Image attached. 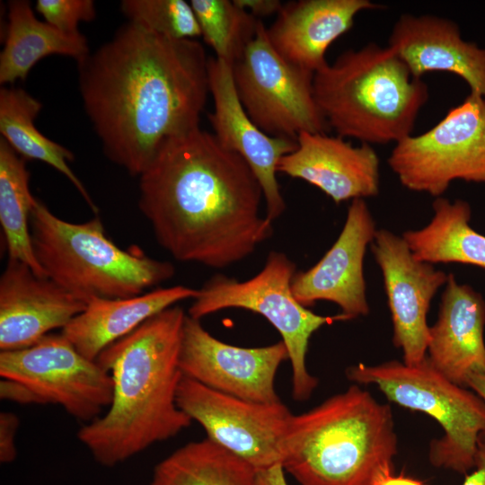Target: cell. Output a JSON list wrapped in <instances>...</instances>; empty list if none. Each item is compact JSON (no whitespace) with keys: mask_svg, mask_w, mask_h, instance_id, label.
<instances>
[{"mask_svg":"<svg viewBox=\"0 0 485 485\" xmlns=\"http://www.w3.org/2000/svg\"><path fill=\"white\" fill-rule=\"evenodd\" d=\"M0 376L25 387L34 404L59 405L84 424L100 417L112 400L110 373L61 332L27 348L0 351Z\"/></svg>","mask_w":485,"mask_h":485,"instance_id":"obj_11","label":"cell"},{"mask_svg":"<svg viewBox=\"0 0 485 485\" xmlns=\"http://www.w3.org/2000/svg\"><path fill=\"white\" fill-rule=\"evenodd\" d=\"M177 404L203 427L207 438L256 471L282 463L283 444L293 414L281 401L242 400L183 375Z\"/></svg>","mask_w":485,"mask_h":485,"instance_id":"obj_12","label":"cell"},{"mask_svg":"<svg viewBox=\"0 0 485 485\" xmlns=\"http://www.w3.org/2000/svg\"><path fill=\"white\" fill-rule=\"evenodd\" d=\"M20 421L16 414L8 411L0 413V462L9 463L17 455L15 435Z\"/></svg>","mask_w":485,"mask_h":485,"instance_id":"obj_31","label":"cell"},{"mask_svg":"<svg viewBox=\"0 0 485 485\" xmlns=\"http://www.w3.org/2000/svg\"><path fill=\"white\" fill-rule=\"evenodd\" d=\"M377 229L365 199L351 200L343 228L323 257L291 283L295 298L310 307L317 301L336 304L347 320L369 313L364 259Z\"/></svg>","mask_w":485,"mask_h":485,"instance_id":"obj_15","label":"cell"},{"mask_svg":"<svg viewBox=\"0 0 485 485\" xmlns=\"http://www.w3.org/2000/svg\"><path fill=\"white\" fill-rule=\"evenodd\" d=\"M313 75L276 52L261 21L232 66L238 99L250 119L266 134L293 140L304 132L330 130L314 98Z\"/></svg>","mask_w":485,"mask_h":485,"instance_id":"obj_10","label":"cell"},{"mask_svg":"<svg viewBox=\"0 0 485 485\" xmlns=\"http://www.w3.org/2000/svg\"><path fill=\"white\" fill-rule=\"evenodd\" d=\"M42 103L21 87L4 86L0 90V133L2 138L22 158L43 162L62 173L75 186L90 209L99 208L68 163L74 154L43 136L35 126Z\"/></svg>","mask_w":485,"mask_h":485,"instance_id":"obj_25","label":"cell"},{"mask_svg":"<svg viewBox=\"0 0 485 485\" xmlns=\"http://www.w3.org/2000/svg\"><path fill=\"white\" fill-rule=\"evenodd\" d=\"M208 75L214 110L207 118L213 135L224 148L239 154L250 166L262 190L265 216L273 222L286 210L277 180L278 164L297 147V140L271 137L256 126L238 99L232 67L225 62L209 57Z\"/></svg>","mask_w":485,"mask_h":485,"instance_id":"obj_16","label":"cell"},{"mask_svg":"<svg viewBox=\"0 0 485 485\" xmlns=\"http://www.w3.org/2000/svg\"><path fill=\"white\" fill-rule=\"evenodd\" d=\"M295 264L283 252L269 253L263 269L246 281L222 274L213 276L201 288L189 308L194 319L227 308H241L265 317L279 332L292 367V395L297 401L309 399L318 379L306 367L312 335L334 321H346L340 313L322 316L302 305L294 296L291 283Z\"/></svg>","mask_w":485,"mask_h":485,"instance_id":"obj_8","label":"cell"},{"mask_svg":"<svg viewBox=\"0 0 485 485\" xmlns=\"http://www.w3.org/2000/svg\"><path fill=\"white\" fill-rule=\"evenodd\" d=\"M8 22L0 54V84L25 80L40 60L50 55L73 57L76 62L91 51L81 32L68 34L37 19L27 0L8 3Z\"/></svg>","mask_w":485,"mask_h":485,"instance_id":"obj_23","label":"cell"},{"mask_svg":"<svg viewBox=\"0 0 485 485\" xmlns=\"http://www.w3.org/2000/svg\"><path fill=\"white\" fill-rule=\"evenodd\" d=\"M278 172L317 187L336 204L375 197L380 190V160L372 146L323 133H301L297 147L279 160Z\"/></svg>","mask_w":485,"mask_h":485,"instance_id":"obj_18","label":"cell"},{"mask_svg":"<svg viewBox=\"0 0 485 485\" xmlns=\"http://www.w3.org/2000/svg\"><path fill=\"white\" fill-rule=\"evenodd\" d=\"M382 485H425L422 481L406 477L404 475L395 476L393 474L388 476L382 483Z\"/></svg>","mask_w":485,"mask_h":485,"instance_id":"obj_36","label":"cell"},{"mask_svg":"<svg viewBox=\"0 0 485 485\" xmlns=\"http://www.w3.org/2000/svg\"><path fill=\"white\" fill-rule=\"evenodd\" d=\"M120 10L128 22L163 37L174 40L201 37L193 8L184 0H123Z\"/></svg>","mask_w":485,"mask_h":485,"instance_id":"obj_29","label":"cell"},{"mask_svg":"<svg viewBox=\"0 0 485 485\" xmlns=\"http://www.w3.org/2000/svg\"><path fill=\"white\" fill-rule=\"evenodd\" d=\"M182 285L156 288L128 298H94L61 333L84 357L96 360L109 346L180 301L198 295Z\"/></svg>","mask_w":485,"mask_h":485,"instance_id":"obj_22","label":"cell"},{"mask_svg":"<svg viewBox=\"0 0 485 485\" xmlns=\"http://www.w3.org/2000/svg\"><path fill=\"white\" fill-rule=\"evenodd\" d=\"M397 452L390 404L355 384L293 414L282 465L301 485H382Z\"/></svg>","mask_w":485,"mask_h":485,"instance_id":"obj_4","label":"cell"},{"mask_svg":"<svg viewBox=\"0 0 485 485\" xmlns=\"http://www.w3.org/2000/svg\"><path fill=\"white\" fill-rule=\"evenodd\" d=\"M462 485H485V441L481 438L474 468L466 475Z\"/></svg>","mask_w":485,"mask_h":485,"instance_id":"obj_34","label":"cell"},{"mask_svg":"<svg viewBox=\"0 0 485 485\" xmlns=\"http://www.w3.org/2000/svg\"><path fill=\"white\" fill-rule=\"evenodd\" d=\"M186 315L178 305L169 307L97 357L111 376L112 400L103 415L80 428L77 438L100 464H119L191 424L177 404Z\"/></svg>","mask_w":485,"mask_h":485,"instance_id":"obj_3","label":"cell"},{"mask_svg":"<svg viewBox=\"0 0 485 485\" xmlns=\"http://www.w3.org/2000/svg\"><path fill=\"white\" fill-rule=\"evenodd\" d=\"M255 475L248 463L206 438L161 461L151 485H254Z\"/></svg>","mask_w":485,"mask_h":485,"instance_id":"obj_26","label":"cell"},{"mask_svg":"<svg viewBox=\"0 0 485 485\" xmlns=\"http://www.w3.org/2000/svg\"><path fill=\"white\" fill-rule=\"evenodd\" d=\"M346 376L356 384L375 385L389 401L426 413L441 426L443 435L428 449L434 467L463 475L474 468L485 436V401L443 375L428 357L415 366L398 360L359 363L348 366Z\"/></svg>","mask_w":485,"mask_h":485,"instance_id":"obj_7","label":"cell"},{"mask_svg":"<svg viewBox=\"0 0 485 485\" xmlns=\"http://www.w3.org/2000/svg\"><path fill=\"white\" fill-rule=\"evenodd\" d=\"M381 8L369 0L289 1L266 35L287 62L314 74L328 64L327 49L353 27L359 13Z\"/></svg>","mask_w":485,"mask_h":485,"instance_id":"obj_20","label":"cell"},{"mask_svg":"<svg viewBox=\"0 0 485 485\" xmlns=\"http://www.w3.org/2000/svg\"><path fill=\"white\" fill-rule=\"evenodd\" d=\"M35 8L46 22L68 34L80 32L79 22H91L96 16L92 0H38Z\"/></svg>","mask_w":485,"mask_h":485,"instance_id":"obj_30","label":"cell"},{"mask_svg":"<svg viewBox=\"0 0 485 485\" xmlns=\"http://www.w3.org/2000/svg\"><path fill=\"white\" fill-rule=\"evenodd\" d=\"M485 300L448 274L438 316L429 327L427 357L438 372L466 387L472 375L485 373Z\"/></svg>","mask_w":485,"mask_h":485,"instance_id":"obj_21","label":"cell"},{"mask_svg":"<svg viewBox=\"0 0 485 485\" xmlns=\"http://www.w3.org/2000/svg\"><path fill=\"white\" fill-rule=\"evenodd\" d=\"M412 75L447 72L461 77L485 98V48L465 40L454 21L430 14L401 15L392 26L388 45Z\"/></svg>","mask_w":485,"mask_h":485,"instance_id":"obj_19","label":"cell"},{"mask_svg":"<svg viewBox=\"0 0 485 485\" xmlns=\"http://www.w3.org/2000/svg\"><path fill=\"white\" fill-rule=\"evenodd\" d=\"M382 271L392 322L393 345L402 351V362L415 366L427 357L431 301L448 274L418 260L404 238L377 229L370 244Z\"/></svg>","mask_w":485,"mask_h":485,"instance_id":"obj_14","label":"cell"},{"mask_svg":"<svg viewBox=\"0 0 485 485\" xmlns=\"http://www.w3.org/2000/svg\"><path fill=\"white\" fill-rule=\"evenodd\" d=\"M234 2L257 19L278 14L284 4L279 0H234Z\"/></svg>","mask_w":485,"mask_h":485,"instance_id":"obj_32","label":"cell"},{"mask_svg":"<svg viewBox=\"0 0 485 485\" xmlns=\"http://www.w3.org/2000/svg\"><path fill=\"white\" fill-rule=\"evenodd\" d=\"M432 207L434 215L427 225L402 234L413 255L433 265L460 263L485 269V234L471 226L470 204L438 197Z\"/></svg>","mask_w":485,"mask_h":485,"instance_id":"obj_24","label":"cell"},{"mask_svg":"<svg viewBox=\"0 0 485 485\" xmlns=\"http://www.w3.org/2000/svg\"><path fill=\"white\" fill-rule=\"evenodd\" d=\"M201 37L217 59L232 66L255 37L260 19L234 0H191Z\"/></svg>","mask_w":485,"mask_h":485,"instance_id":"obj_28","label":"cell"},{"mask_svg":"<svg viewBox=\"0 0 485 485\" xmlns=\"http://www.w3.org/2000/svg\"><path fill=\"white\" fill-rule=\"evenodd\" d=\"M394 145L388 164L410 190L438 198L454 181L485 184V98L470 92L434 127Z\"/></svg>","mask_w":485,"mask_h":485,"instance_id":"obj_9","label":"cell"},{"mask_svg":"<svg viewBox=\"0 0 485 485\" xmlns=\"http://www.w3.org/2000/svg\"><path fill=\"white\" fill-rule=\"evenodd\" d=\"M208 60L197 40L128 22L76 62L84 109L105 156L139 177L167 142L199 128Z\"/></svg>","mask_w":485,"mask_h":485,"instance_id":"obj_1","label":"cell"},{"mask_svg":"<svg viewBox=\"0 0 485 485\" xmlns=\"http://www.w3.org/2000/svg\"><path fill=\"white\" fill-rule=\"evenodd\" d=\"M30 229L47 278L86 304L141 295L175 273L169 261L153 259L135 246L119 247L97 215L83 223L67 222L36 198Z\"/></svg>","mask_w":485,"mask_h":485,"instance_id":"obj_6","label":"cell"},{"mask_svg":"<svg viewBox=\"0 0 485 485\" xmlns=\"http://www.w3.org/2000/svg\"><path fill=\"white\" fill-rule=\"evenodd\" d=\"M282 463L256 471L254 485H288Z\"/></svg>","mask_w":485,"mask_h":485,"instance_id":"obj_33","label":"cell"},{"mask_svg":"<svg viewBox=\"0 0 485 485\" xmlns=\"http://www.w3.org/2000/svg\"><path fill=\"white\" fill-rule=\"evenodd\" d=\"M86 305L50 278L8 260L0 277V350L27 348L62 331Z\"/></svg>","mask_w":485,"mask_h":485,"instance_id":"obj_17","label":"cell"},{"mask_svg":"<svg viewBox=\"0 0 485 485\" xmlns=\"http://www.w3.org/2000/svg\"><path fill=\"white\" fill-rule=\"evenodd\" d=\"M247 163L200 128L167 142L139 176L138 207L175 260L223 269L273 234Z\"/></svg>","mask_w":485,"mask_h":485,"instance_id":"obj_2","label":"cell"},{"mask_svg":"<svg viewBox=\"0 0 485 485\" xmlns=\"http://www.w3.org/2000/svg\"><path fill=\"white\" fill-rule=\"evenodd\" d=\"M313 85L330 130L371 146L411 135L429 97L391 48L373 42L341 53L314 73Z\"/></svg>","mask_w":485,"mask_h":485,"instance_id":"obj_5","label":"cell"},{"mask_svg":"<svg viewBox=\"0 0 485 485\" xmlns=\"http://www.w3.org/2000/svg\"><path fill=\"white\" fill-rule=\"evenodd\" d=\"M466 387L476 392L485 401V373L472 375L466 381ZM485 441V436H481Z\"/></svg>","mask_w":485,"mask_h":485,"instance_id":"obj_35","label":"cell"},{"mask_svg":"<svg viewBox=\"0 0 485 485\" xmlns=\"http://www.w3.org/2000/svg\"><path fill=\"white\" fill-rule=\"evenodd\" d=\"M25 159L0 139V224L8 260L29 266L47 277L38 262L31 242L30 218L36 198L29 188Z\"/></svg>","mask_w":485,"mask_h":485,"instance_id":"obj_27","label":"cell"},{"mask_svg":"<svg viewBox=\"0 0 485 485\" xmlns=\"http://www.w3.org/2000/svg\"><path fill=\"white\" fill-rule=\"evenodd\" d=\"M288 359L284 342L242 348L217 340L200 320L186 315L179 366L182 375L223 393L242 400L281 401L274 386L281 363Z\"/></svg>","mask_w":485,"mask_h":485,"instance_id":"obj_13","label":"cell"}]
</instances>
